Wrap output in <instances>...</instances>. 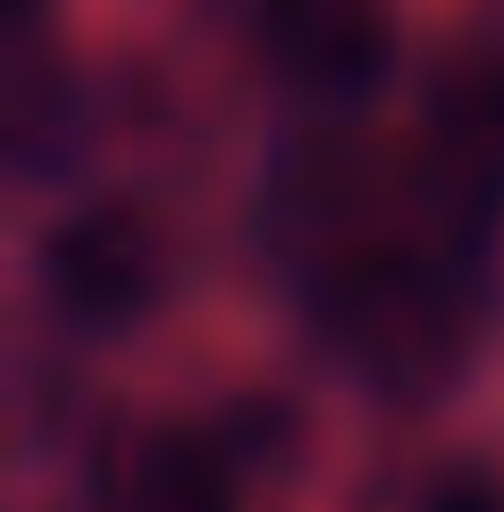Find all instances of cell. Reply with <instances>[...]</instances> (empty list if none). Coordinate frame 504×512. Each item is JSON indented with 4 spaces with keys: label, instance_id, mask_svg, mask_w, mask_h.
<instances>
[{
    "label": "cell",
    "instance_id": "1",
    "mask_svg": "<svg viewBox=\"0 0 504 512\" xmlns=\"http://www.w3.org/2000/svg\"><path fill=\"white\" fill-rule=\"evenodd\" d=\"M320 336L378 395H437L471 361V294L446 261L387 236H353L320 269Z\"/></svg>",
    "mask_w": 504,
    "mask_h": 512
},
{
    "label": "cell",
    "instance_id": "2",
    "mask_svg": "<svg viewBox=\"0 0 504 512\" xmlns=\"http://www.w3.org/2000/svg\"><path fill=\"white\" fill-rule=\"evenodd\" d=\"M42 294L68 328H135L143 311L168 294V236L152 210L135 202H101V210H76L42 236Z\"/></svg>",
    "mask_w": 504,
    "mask_h": 512
},
{
    "label": "cell",
    "instance_id": "3",
    "mask_svg": "<svg viewBox=\"0 0 504 512\" xmlns=\"http://www.w3.org/2000/svg\"><path fill=\"white\" fill-rule=\"evenodd\" d=\"M261 42L294 93H320V101H353L362 84L387 76L395 51L378 0H269Z\"/></svg>",
    "mask_w": 504,
    "mask_h": 512
},
{
    "label": "cell",
    "instance_id": "4",
    "mask_svg": "<svg viewBox=\"0 0 504 512\" xmlns=\"http://www.w3.org/2000/svg\"><path fill=\"white\" fill-rule=\"evenodd\" d=\"M429 185L454 210L504 202V51H479L429 101Z\"/></svg>",
    "mask_w": 504,
    "mask_h": 512
},
{
    "label": "cell",
    "instance_id": "5",
    "mask_svg": "<svg viewBox=\"0 0 504 512\" xmlns=\"http://www.w3.org/2000/svg\"><path fill=\"white\" fill-rule=\"evenodd\" d=\"M101 512H236L227 454L202 429L143 420L101 454Z\"/></svg>",
    "mask_w": 504,
    "mask_h": 512
},
{
    "label": "cell",
    "instance_id": "6",
    "mask_svg": "<svg viewBox=\"0 0 504 512\" xmlns=\"http://www.w3.org/2000/svg\"><path fill=\"white\" fill-rule=\"evenodd\" d=\"M429 512H504V487L496 479H446L429 496Z\"/></svg>",
    "mask_w": 504,
    "mask_h": 512
},
{
    "label": "cell",
    "instance_id": "7",
    "mask_svg": "<svg viewBox=\"0 0 504 512\" xmlns=\"http://www.w3.org/2000/svg\"><path fill=\"white\" fill-rule=\"evenodd\" d=\"M9 9H17V26H26V17H34V9H42V0H9Z\"/></svg>",
    "mask_w": 504,
    "mask_h": 512
}]
</instances>
